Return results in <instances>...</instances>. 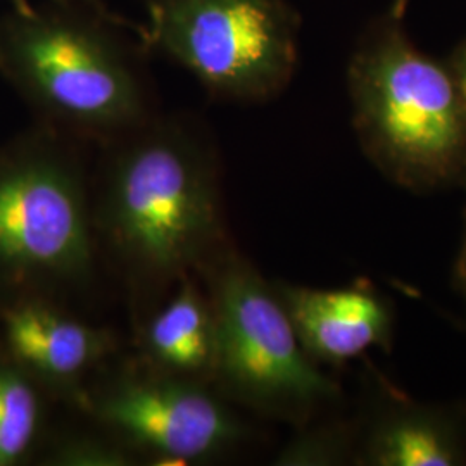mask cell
<instances>
[{
    "label": "cell",
    "instance_id": "16",
    "mask_svg": "<svg viewBox=\"0 0 466 466\" xmlns=\"http://www.w3.org/2000/svg\"><path fill=\"white\" fill-rule=\"evenodd\" d=\"M458 275H460L461 282L466 283V233L463 248H461V252H460V259H458Z\"/></svg>",
    "mask_w": 466,
    "mask_h": 466
},
{
    "label": "cell",
    "instance_id": "3",
    "mask_svg": "<svg viewBox=\"0 0 466 466\" xmlns=\"http://www.w3.org/2000/svg\"><path fill=\"white\" fill-rule=\"evenodd\" d=\"M352 123L368 157L398 184L433 188L466 177V92L448 61L421 52L387 11L350 54Z\"/></svg>",
    "mask_w": 466,
    "mask_h": 466
},
{
    "label": "cell",
    "instance_id": "8",
    "mask_svg": "<svg viewBox=\"0 0 466 466\" xmlns=\"http://www.w3.org/2000/svg\"><path fill=\"white\" fill-rule=\"evenodd\" d=\"M0 350L40 387L66 389L106 354L107 337L44 294H11L0 299Z\"/></svg>",
    "mask_w": 466,
    "mask_h": 466
},
{
    "label": "cell",
    "instance_id": "7",
    "mask_svg": "<svg viewBox=\"0 0 466 466\" xmlns=\"http://www.w3.org/2000/svg\"><path fill=\"white\" fill-rule=\"evenodd\" d=\"M104 425L171 465L213 458L240 437V425L199 380L163 371L127 375L92 402Z\"/></svg>",
    "mask_w": 466,
    "mask_h": 466
},
{
    "label": "cell",
    "instance_id": "9",
    "mask_svg": "<svg viewBox=\"0 0 466 466\" xmlns=\"http://www.w3.org/2000/svg\"><path fill=\"white\" fill-rule=\"evenodd\" d=\"M300 344L315 361L344 363L389 337V311L360 287L321 290L280 285L277 290Z\"/></svg>",
    "mask_w": 466,
    "mask_h": 466
},
{
    "label": "cell",
    "instance_id": "13",
    "mask_svg": "<svg viewBox=\"0 0 466 466\" xmlns=\"http://www.w3.org/2000/svg\"><path fill=\"white\" fill-rule=\"evenodd\" d=\"M50 463L65 466L127 465L128 456L117 448L94 439H73L56 446L49 456Z\"/></svg>",
    "mask_w": 466,
    "mask_h": 466
},
{
    "label": "cell",
    "instance_id": "1",
    "mask_svg": "<svg viewBox=\"0 0 466 466\" xmlns=\"http://www.w3.org/2000/svg\"><path fill=\"white\" fill-rule=\"evenodd\" d=\"M130 23L102 0H47L0 17V75L40 119L71 137L111 142L152 117Z\"/></svg>",
    "mask_w": 466,
    "mask_h": 466
},
{
    "label": "cell",
    "instance_id": "11",
    "mask_svg": "<svg viewBox=\"0 0 466 466\" xmlns=\"http://www.w3.org/2000/svg\"><path fill=\"white\" fill-rule=\"evenodd\" d=\"M365 463L371 466H456L466 461L463 444L444 418L427 411H398L370 435Z\"/></svg>",
    "mask_w": 466,
    "mask_h": 466
},
{
    "label": "cell",
    "instance_id": "6",
    "mask_svg": "<svg viewBox=\"0 0 466 466\" xmlns=\"http://www.w3.org/2000/svg\"><path fill=\"white\" fill-rule=\"evenodd\" d=\"M209 300L217 319L213 379L235 400L300 417L339 394L302 348L277 290L249 263L223 258L211 275Z\"/></svg>",
    "mask_w": 466,
    "mask_h": 466
},
{
    "label": "cell",
    "instance_id": "17",
    "mask_svg": "<svg viewBox=\"0 0 466 466\" xmlns=\"http://www.w3.org/2000/svg\"><path fill=\"white\" fill-rule=\"evenodd\" d=\"M408 4H410V0H394L389 11H392V13H394V15H398V16L404 17V13H406Z\"/></svg>",
    "mask_w": 466,
    "mask_h": 466
},
{
    "label": "cell",
    "instance_id": "15",
    "mask_svg": "<svg viewBox=\"0 0 466 466\" xmlns=\"http://www.w3.org/2000/svg\"><path fill=\"white\" fill-rule=\"evenodd\" d=\"M54 2H73V0H54ZM13 9L19 11V13H30L35 5L30 0H11Z\"/></svg>",
    "mask_w": 466,
    "mask_h": 466
},
{
    "label": "cell",
    "instance_id": "5",
    "mask_svg": "<svg viewBox=\"0 0 466 466\" xmlns=\"http://www.w3.org/2000/svg\"><path fill=\"white\" fill-rule=\"evenodd\" d=\"M146 50L184 67L213 97L280 94L299 63L300 17L287 0H142Z\"/></svg>",
    "mask_w": 466,
    "mask_h": 466
},
{
    "label": "cell",
    "instance_id": "10",
    "mask_svg": "<svg viewBox=\"0 0 466 466\" xmlns=\"http://www.w3.org/2000/svg\"><path fill=\"white\" fill-rule=\"evenodd\" d=\"M146 329L144 348L157 371L192 380L215 375L217 319L211 300L188 279Z\"/></svg>",
    "mask_w": 466,
    "mask_h": 466
},
{
    "label": "cell",
    "instance_id": "4",
    "mask_svg": "<svg viewBox=\"0 0 466 466\" xmlns=\"http://www.w3.org/2000/svg\"><path fill=\"white\" fill-rule=\"evenodd\" d=\"M71 135L38 125L0 147V294H44L92 267L84 173Z\"/></svg>",
    "mask_w": 466,
    "mask_h": 466
},
{
    "label": "cell",
    "instance_id": "2",
    "mask_svg": "<svg viewBox=\"0 0 466 466\" xmlns=\"http://www.w3.org/2000/svg\"><path fill=\"white\" fill-rule=\"evenodd\" d=\"M102 228L138 271L184 277L219 238L217 167L199 128L150 117L107 142Z\"/></svg>",
    "mask_w": 466,
    "mask_h": 466
},
{
    "label": "cell",
    "instance_id": "14",
    "mask_svg": "<svg viewBox=\"0 0 466 466\" xmlns=\"http://www.w3.org/2000/svg\"><path fill=\"white\" fill-rule=\"evenodd\" d=\"M448 63L466 92V38L451 54Z\"/></svg>",
    "mask_w": 466,
    "mask_h": 466
},
{
    "label": "cell",
    "instance_id": "12",
    "mask_svg": "<svg viewBox=\"0 0 466 466\" xmlns=\"http://www.w3.org/2000/svg\"><path fill=\"white\" fill-rule=\"evenodd\" d=\"M40 385L0 350V466L21 465L42 427Z\"/></svg>",
    "mask_w": 466,
    "mask_h": 466
}]
</instances>
